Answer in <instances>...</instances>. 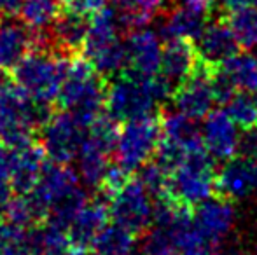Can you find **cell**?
Listing matches in <instances>:
<instances>
[{
    "mask_svg": "<svg viewBox=\"0 0 257 255\" xmlns=\"http://www.w3.org/2000/svg\"><path fill=\"white\" fill-rule=\"evenodd\" d=\"M196 41V49L200 56L212 65H219L220 62L231 58L240 51V44H238L233 30L222 16L213 23H206V27Z\"/></svg>",
    "mask_w": 257,
    "mask_h": 255,
    "instance_id": "18",
    "label": "cell"
},
{
    "mask_svg": "<svg viewBox=\"0 0 257 255\" xmlns=\"http://www.w3.org/2000/svg\"><path fill=\"white\" fill-rule=\"evenodd\" d=\"M14 192L11 189V184L7 180H0V215L6 213V208L9 201L13 199Z\"/></svg>",
    "mask_w": 257,
    "mask_h": 255,
    "instance_id": "34",
    "label": "cell"
},
{
    "mask_svg": "<svg viewBox=\"0 0 257 255\" xmlns=\"http://www.w3.org/2000/svg\"><path fill=\"white\" fill-rule=\"evenodd\" d=\"M126 48V68L144 75L153 77L159 74L161 68V41L153 30L139 28V30L128 32L124 41Z\"/></svg>",
    "mask_w": 257,
    "mask_h": 255,
    "instance_id": "12",
    "label": "cell"
},
{
    "mask_svg": "<svg viewBox=\"0 0 257 255\" xmlns=\"http://www.w3.org/2000/svg\"><path fill=\"white\" fill-rule=\"evenodd\" d=\"M32 255H86L72 245L65 227L42 222L32 227Z\"/></svg>",
    "mask_w": 257,
    "mask_h": 255,
    "instance_id": "21",
    "label": "cell"
},
{
    "mask_svg": "<svg viewBox=\"0 0 257 255\" xmlns=\"http://www.w3.org/2000/svg\"><path fill=\"white\" fill-rule=\"evenodd\" d=\"M215 65L205 62L200 56L196 68L172 93V103L179 112L191 119H201L212 110L215 103L212 88V72Z\"/></svg>",
    "mask_w": 257,
    "mask_h": 255,
    "instance_id": "9",
    "label": "cell"
},
{
    "mask_svg": "<svg viewBox=\"0 0 257 255\" xmlns=\"http://www.w3.org/2000/svg\"><path fill=\"white\" fill-rule=\"evenodd\" d=\"M0 255H32V227L0 220Z\"/></svg>",
    "mask_w": 257,
    "mask_h": 255,
    "instance_id": "28",
    "label": "cell"
},
{
    "mask_svg": "<svg viewBox=\"0 0 257 255\" xmlns=\"http://www.w3.org/2000/svg\"><path fill=\"white\" fill-rule=\"evenodd\" d=\"M222 16L227 13H233L241 7H257V0H219Z\"/></svg>",
    "mask_w": 257,
    "mask_h": 255,
    "instance_id": "32",
    "label": "cell"
},
{
    "mask_svg": "<svg viewBox=\"0 0 257 255\" xmlns=\"http://www.w3.org/2000/svg\"><path fill=\"white\" fill-rule=\"evenodd\" d=\"M257 189V163L243 156H234L215 171L213 196L227 201H240Z\"/></svg>",
    "mask_w": 257,
    "mask_h": 255,
    "instance_id": "11",
    "label": "cell"
},
{
    "mask_svg": "<svg viewBox=\"0 0 257 255\" xmlns=\"http://www.w3.org/2000/svg\"><path fill=\"white\" fill-rule=\"evenodd\" d=\"M254 96H255V98H257V91H255V95H254Z\"/></svg>",
    "mask_w": 257,
    "mask_h": 255,
    "instance_id": "36",
    "label": "cell"
},
{
    "mask_svg": "<svg viewBox=\"0 0 257 255\" xmlns=\"http://www.w3.org/2000/svg\"><path fill=\"white\" fill-rule=\"evenodd\" d=\"M198 62L200 53L196 49V42L191 39H168L163 48L159 74L175 89L184 79L193 74Z\"/></svg>",
    "mask_w": 257,
    "mask_h": 255,
    "instance_id": "15",
    "label": "cell"
},
{
    "mask_svg": "<svg viewBox=\"0 0 257 255\" xmlns=\"http://www.w3.org/2000/svg\"><path fill=\"white\" fill-rule=\"evenodd\" d=\"M219 70L236 89L247 93L257 91V58L248 53H236L219 65Z\"/></svg>",
    "mask_w": 257,
    "mask_h": 255,
    "instance_id": "25",
    "label": "cell"
},
{
    "mask_svg": "<svg viewBox=\"0 0 257 255\" xmlns=\"http://www.w3.org/2000/svg\"><path fill=\"white\" fill-rule=\"evenodd\" d=\"M107 84V77L98 74L84 56H77L72 58L56 102L61 110H68L89 126L105 109Z\"/></svg>",
    "mask_w": 257,
    "mask_h": 255,
    "instance_id": "1",
    "label": "cell"
},
{
    "mask_svg": "<svg viewBox=\"0 0 257 255\" xmlns=\"http://www.w3.org/2000/svg\"><path fill=\"white\" fill-rule=\"evenodd\" d=\"M236 124L226 110H210L203 124V143L215 159H231L238 152Z\"/></svg>",
    "mask_w": 257,
    "mask_h": 255,
    "instance_id": "16",
    "label": "cell"
},
{
    "mask_svg": "<svg viewBox=\"0 0 257 255\" xmlns=\"http://www.w3.org/2000/svg\"><path fill=\"white\" fill-rule=\"evenodd\" d=\"M224 20L233 30L240 48L252 49L257 46V7H241L224 14Z\"/></svg>",
    "mask_w": 257,
    "mask_h": 255,
    "instance_id": "27",
    "label": "cell"
},
{
    "mask_svg": "<svg viewBox=\"0 0 257 255\" xmlns=\"http://www.w3.org/2000/svg\"><path fill=\"white\" fill-rule=\"evenodd\" d=\"M182 255H220V253H213L210 252L206 246H198V248H191V250H186L182 252Z\"/></svg>",
    "mask_w": 257,
    "mask_h": 255,
    "instance_id": "35",
    "label": "cell"
},
{
    "mask_svg": "<svg viewBox=\"0 0 257 255\" xmlns=\"http://www.w3.org/2000/svg\"><path fill=\"white\" fill-rule=\"evenodd\" d=\"M238 152L257 163V128L245 129L243 136L238 138Z\"/></svg>",
    "mask_w": 257,
    "mask_h": 255,
    "instance_id": "31",
    "label": "cell"
},
{
    "mask_svg": "<svg viewBox=\"0 0 257 255\" xmlns=\"http://www.w3.org/2000/svg\"><path fill=\"white\" fill-rule=\"evenodd\" d=\"M88 27L89 16L72 9H63L60 16L54 20V23L48 28L51 48L54 51L65 53L70 56L75 53H81Z\"/></svg>",
    "mask_w": 257,
    "mask_h": 255,
    "instance_id": "17",
    "label": "cell"
},
{
    "mask_svg": "<svg viewBox=\"0 0 257 255\" xmlns=\"http://www.w3.org/2000/svg\"><path fill=\"white\" fill-rule=\"evenodd\" d=\"M215 164L200 142L186 150L180 164L170 173V196L182 204L196 206L201 201L213 196Z\"/></svg>",
    "mask_w": 257,
    "mask_h": 255,
    "instance_id": "4",
    "label": "cell"
},
{
    "mask_svg": "<svg viewBox=\"0 0 257 255\" xmlns=\"http://www.w3.org/2000/svg\"><path fill=\"white\" fill-rule=\"evenodd\" d=\"M75 161H77V175L82 184L98 189L105 171L110 166V152L103 150L91 140L84 138Z\"/></svg>",
    "mask_w": 257,
    "mask_h": 255,
    "instance_id": "22",
    "label": "cell"
},
{
    "mask_svg": "<svg viewBox=\"0 0 257 255\" xmlns=\"http://www.w3.org/2000/svg\"><path fill=\"white\" fill-rule=\"evenodd\" d=\"M23 0H0V16L14 18L20 14Z\"/></svg>",
    "mask_w": 257,
    "mask_h": 255,
    "instance_id": "33",
    "label": "cell"
},
{
    "mask_svg": "<svg viewBox=\"0 0 257 255\" xmlns=\"http://www.w3.org/2000/svg\"><path fill=\"white\" fill-rule=\"evenodd\" d=\"M161 136V110L126 121L115 142V163L130 173L140 170L154 157Z\"/></svg>",
    "mask_w": 257,
    "mask_h": 255,
    "instance_id": "6",
    "label": "cell"
},
{
    "mask_svg": "<svg viewBox=\"0 0 257 255\" xmlns=\"http://www.w3.org/2000/svg\"><path fill=\"white\" fill-rule=\"evenodd\" d=\"M226 105L227 116L236 126L241 129L257 128V98L254 95H248L247 91L234 93Z\"/></svg>",
    "mask_w": 257,
    "mask_h": 255,
    "instance_id": "29",
    "label": "cell"
},
{
    "mask_svg": "<svg viewBox=\"0 0 257 255\" xmlns=\"http://www.w3.org/2000/svg\"><path fill=\"white\" fill-rule=\"evenodd\" d=\"M41 147L46 157L53 163L70 164L77 159V154L88 133V126L68 110L53 112L42 124Z\"/></svg>",
    "mask_w": 257,
    "mask_h": 255,
    "instance_id": "7",
    "label": "cell"
},
{
    "mask_svg": "<svg viewBox=\"0 0 257 255\" xmlns=\"http://www.w3.org/2000/svg\"><path fill=\"white\" fill-rule=\"evenodd\" d=\"M48 163L44 149L41 143H28L25 147H16V159L11 171L9 184L14 194H28L35 187L44 164Z\"/></svg>",
    "mask_w": 257,
    "mask_h": 255,
    "instance_id": "19",
    "label": "cell"
},
{
    "mask_svg": "<svg viewBox=\"0 0 257 255\" xmlns=\"http://www.w3.org/2000/svg\"><path fill=\"white\" fill-rule=\"evenodd\" d=\"M210 21L208 16L191 11L180 4H173L172 9L166 13L165 23L161 27V35L165 41L168 39H191L196 41L203 32L206 23Z\"/></svg>",
    "mask_w": 257,
    "mask_h": 255,
    "instance_id": "20",
    "label": "cell"
},
{
    "mask_svg": "<svg viewBox=\"0 0 257 255\" xmlns=\"http://www.w3.org/2000/svg\"><path fill=\"white\" fill-rule=\"evenodd\" d=\"M137 234L119 224H105V227L93 239V255H130L135 248Z\"/></svg>",
    "mask_w": 257,
    "mask_h": 255,
    "instance_id": "24",
    "label": "cell"
},
{
    "mask_svg": "<svg viewBox=\"0 0 257 255\" xmlns=\"http://www.w3.org/2000/svg\"><path fill=\"white\" fill-rule=\"evenodd\" d=\"M119 32L121 27L112 7H103L89 18L81 53L103 77H112L126 67V48Z\"/></svg>",
    "mask_w": 257,
    "mask_h": 255,
    "instance_id": "3",
    "label": "cell"
},
{
    "mask_svg": "<svg viewBox=\"0 0 257 255\" xmlns=\"http://www.w3.org/2000/svg\"><path fill=\"white\" fill-rule=\"evenodd\" d=\"M161 128L163 138L170 140L184 149H189V147L203 142L200 128L196 126V119L184 116L179 110L170 114L166 109H161Z\"/></svg>",
    "mask_w": 257,
    "mask_h": 255,
    "instance_id": "23",
    "label": "cell"
},
{
    "mask_svg": "<svg viewBox=\"0 0 257 255\" xmlns=\"http://www.w3.org/2000/svg\"><path fill=\"white\" fill-rule=\"evenodd\" d=\"M193 224L205 246L217 245L233 229V203L219 196H210L196 204V210H193Z\"/></svg>",
    "mask_w": 257,
    "mask_h": 255,
    "instance_id": "10",
    "label": "cell"
},
{
    "mask_svg": "<svg viewBox=\"0 0 257 255\" xmlns=\"http://www.w3.org/2000/svg\"><path fill=\"white\" fill-rule=\"evenodd\" d=\"M61 11V0H23L20 16L28 28L44 32L54 23Z\"/></svg>",
    "mask_w": 257,
    "mask_h": 255,
    "instance_id": "26",
    "label": "cell"
},
{
    "mask_svg": "<svg viewBox=\"0 0 257 255\" xmlns=\"http://www.w3.org/2000/svg\"><path fill=\"white\" fill-rule=\"evenodd\" d=\"M108 217H110V213H108V203H105L103 196L93 197V199L86 201V204L75 213V217L72 218L67 227L68 238H70L72 245L79 252L82 253L88 252L93 239L105 227Z\"/></svg>",
    "mask_w": 257,
    "mask_h": 255,
    "instance_id": "14",
    "label": "cell"
},
{
    "mask_svg": "<svg viewBox=\"0 0 257 255\" xmlns=\"http://www.w3.org/2000/svg\"><path fill=\"white\" fill-rule=\"evenodd\" d=\"M37 48L39 32L13 18L0 21V70H13L28 53Z\"/></svg>",
    "mask_w": 257,
    "mask_h": 255,
    "instance_id": "13",
    "label": "cell"
},
{
    "mask_svg": "<svg viewBox=\"0 0 257 255\" xmlns=\"http://www.w3.org/2000/svg\"><path fill=\"white\" fill-rule=\"evenodd\" d=\"M156 103L153 77H144L126 67L112 75V81L107 84L105 112L119 123L153 114Z\"/></svg>",
    "mask_w": 257,
    "mask_h": 255,
    "instance_id": "5",
    "label": "cell"
},
{
    "mask_svg": "<svg viewBox=\"0 0 257 255\" xmlns=\"http://www.w3.org/2000/svg\"><path fill=\"white\" fill-rule=\"evenodd\" d=\"M61 4L65 6V9L77 11L86 16H93L107 6V0H61Z\"/></svg>",
    "mask_w": 257,
    "mask_h": 255,
    "instance_id": "30",
    "label": "cell"
},
{
    "mask_svg": "<svg viewBox=\"0 0 257 255\" xmlns=\"http://www.w3.org/2000/svg\"><path fill=\"white\" fill-rule=\"evenodd\" d=\"M72 56L54 49H34L13 68V79L32 100L39 103L56 102L67 77Z\"/></svg>",
    "mask_w": 257,
    "mask_h": 255,
    "instance_id": "2",
    "label": "cell"
},
{
    "mask_svg": "<svg viewBox=\"0 0 257 255\" xmlns=\"http://www.w3.org/2000/svg\"><path fill=\"white\" fill-rule=\"evenodd\" d=\"M108 213L115 224L137 236L146 234L153 227V197L139 177H132L108 199Z\"/></svg>",
    "mask_w": 257,
    "mask_h": 255,
    "instance_id": "8",
    "label": "cell"
}]
</instances>
